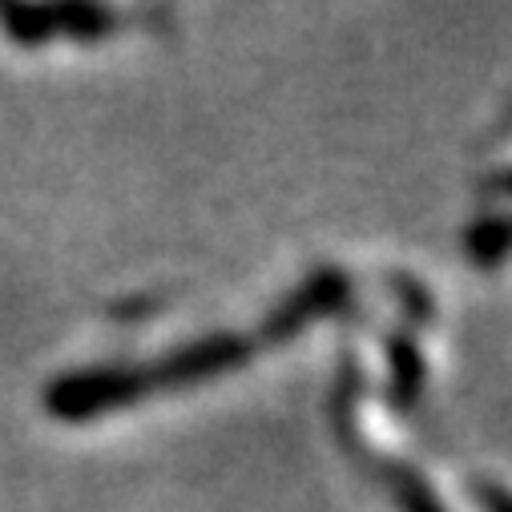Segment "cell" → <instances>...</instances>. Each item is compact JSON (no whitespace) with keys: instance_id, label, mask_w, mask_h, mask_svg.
Returning <instances> with one entry per match:
<instances>
[{"instance_id":"obj_8","label":"cell","mask_w":512,"mask_h":512,"mask_svg":"<svg viewBox=\"0 0 512 512\" xmlns=\"http://www.w3.org/2000/svg\"><path fill=\"white\" fill-rule=\"evenodd\" d=\"M464 254L476 271H496L508 254V218L500 210L480 214L464 234Z\"/></svg>"},{"instance_id":"obj_7","label":"cell","mask_w":512,"mask_h":512,"mask_svg":"<svg viewBox=\"0 0 512 512\" xmlns=\"http://www.w3.org/2000/svg\"><path fill=\"white\" fill-rule=\"evenodd\" d=\"M0 25H5L9 41L21 49H41L57 37L53 5H13V0H0Z\"/></svg>"},{"instance_id":"obj_6","label":"cell","mask_w":512,"mask_h":512,"mask_svg":"<svg viewBox=\"0 0 512 512\" xmlns=\"http://www.w3.org/2000/svg\"><path fill=\"white\" fill-rule=\"evenodd\" d=\"M53 25H57V37L97 45L117 33L121 17L105 5H89V0H65V5H53Z\"/></svg>"},{"instance_id":"obj_4","label":"cell","mask_w":512,"mask_h":512,"mask_svg":"<svg viewBox=\"0 0 512 512\" xmlns=\"http://www.w3.org/2000/svg\"><path fill=\"white\" fill-rule=\"evenodd\" d=\"M383 351H388V383H383V396H388L392 412H412L424 396V379H428L424 347L412 331H392Z\"/></svg>"},{"instance_id":"obj_10","label":"cell","mask_w":512,"mask_h":512,"mask_svg":"<svg viewBox=\"0 0 512 512\" xmlns=\"http://www.w3.org/2000/svg\"><path fill=\"white\" fill-rule=\"evenodd\" d=\"M392 287H396V295H400V303H404V311H408V319L412 323H428L432 319V295H428V287L424 283H416L412 275H392Z\"/></svg>"},{"instance_id":"obj_11","label":"cell","mask_w":512,"mask_h":512,"mask_svg":"<svg viewBox=\"0 0 512 512\" xmlns=\"http://www.w3.org/2000/svg\"><path fill=\"white\" fill-rule=\"evenodd\" d=\"M472 500L484 508V512H508V496L496 480H472Z\"/></svg>"},{"instance_id":"obj_9","label":"cell","mask_w":512,"mask_h":512,"mask_svg":"<svg viewBox=\"0 0 512 512\" xmlns=\"http://www.w3.org/2000/svg\"><path fill=\"white\" fill-rule=\"evenodd\" d=\"M388 484H392L400 512H448L436 488L428 484V476L412 464H388Z\"/></svg>"},{"instance_id":"obj_5","label":"cell","mask_w":512,"mask_h":512,"mask_svg":"<svg viewBox=\"0 0 512 512\" xmlns=\"http://www.w3.org/2000/svg\"><path fill=\"white\" fill-rule=\"evenodd\" d=\"M359 404H363V363L355 351H343L339 375H335V396H331V416H335V432H339L343 448H355V456H363Z\"/></svg>"},{"instance_id":"obj_1","label":"cell","mask_w":512,"mask_h":512,"mask_svg":"<svg viewBox=\"0 0 512 512\" xmlns=\"http://www.w3.org/2000/svg\"><path fill=\"white\" fill-rule=\"evenodd\" d=\"M146 396H154V383L142 363H97L49 379L41 404L61 424H85L117 408H134Z\"/></svg>"},{"instance_id":"obj_2","label":"cell","mask_w":512,"mask_h":512,"mask_svg":"<svg viewBox=\"0 0 512 512\" xmlns=\"http://www.w3.org/2000/svg\"><path fill=\"white\" fill-rule=\"evenodd\" d=\"M254 355V339L238 335V331H214L202 335L194 343H182L174 351H166L158 363H146L154 392H178V388H194L214 375L238 371L242 363H250Z\"/></svg>"},{"instance_id":"obj_3","label":"cell","mask_w":512,"mask_h":512,"mask_svg":"<svg viewBox=\"0 0 512 512\" xmlns=\"http://www.w3.org/2000/svg\"><path fill=\"white\" fill-rule=\"evenodd\" d=\"M351 303V279L343 267H315L291 295H283V303L263 319L259 339L263 343H287L295 335H303L311 323L343 311Z\"/></svg>"}]
</instances>
